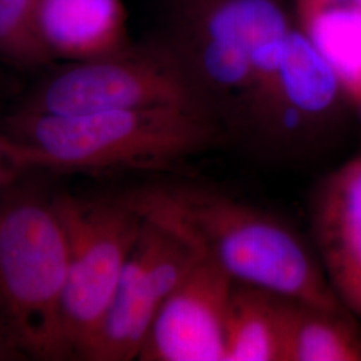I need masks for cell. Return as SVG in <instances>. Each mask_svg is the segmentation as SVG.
<instances>
[{"label":"cell","mask_w":361,"mask_h":361,"mask_svg":"<svg viewBox=\"0 0 361 361\" xmlns=\"http://www.w3.org/2000/svg\"><path fill=\"white\" fill-rule=\"evenodd\" d=\"M118 194L143 219L178 237L234 283L348 313L328 283L316 252L271 213L183 180L152 182Z\"/></svg>","instance_id":"1"},{"label":"cell","mask_w":361,"mask_h":361,"mask_svg":"<svg viewBox=\"0 0 361 361\" xmlns=\"http://www.w3.org/2000/svg\"><path fill=\"white\" fill-rule=\"evenodd\" d=\"M1 128L26 146L37 169L87 174L170 170L217 147L228 133L202 104L73 116L15 110Z\"/></svg>","instance_id":"2"},{"label":"cell","mask_w":361,"mask_h":361,"mask_svg":"<svg viewBox=\"0 0 361 361\" xmlns=\"http://www.w3.org/2000/svg\"><path fill=\"white\" fill-rule=\"evenodd\" d=\"M295 25L288 0H178L165 34L228 129L271 101Z\"/></svg>","instance_id":"3"},{"label":"cell","mask_w":361,"mask_h":361,"mask_svg":"<svg viewBox=\"0 0 361 361\" xmlns=\"http://www.w3.org/2000/svg\"><path fill=\"white\" fill-rule=\"evenodd\" d=\"M13 186L0 193V359H71L63 226L52 197Z\"/></svg>","instance_id":"4"},{"label":"cell","mask_w":361,"mask_h":361,"mask_svg":"<svg viewBox=\"0 0 361 361\" xmlns=\"http://www.w3.org/2000/svg\"><path fill=\"white\" fill-rule=\"evenodd\" d=\"M177 104L212 109L180 52L162 34L101 58L66 62L43 78L16 110L73 116Z\"/></svg>","instance_id":"5"},{"label":"cell","mask_w":361,"mask_h":361,"mask_svg":"<svg viewBox=\"0 0 361 361\" xmlns=\"http://www.w3.org/2000/svg\"><path fill=\"white\" fill-rule=\"evenodd\" d=\"M52 204L67 245L63 331L71 359H78L111 305L143 219L119 194H59Z\"/></svg>","instance_id":"6"},{"label":"cell","mask_w":361,"mask_h":361,"mask_svg":"<svg viewBox=\"0 0 361 361\" xmlns=\"http://www.w3.org/2000/svg\"><path fill=\"white\" fill-rule=\"evenodd\" d=\"M200 256L166 229L143 219L111 305L79 360L138 359L158 310Z\"/></svg>","instance_id":"7"},{"label":"cell","mask_w":361,"mask_h":361,"mask_svg":"<svg viewBox=\"0 0 361 361\" xmlns=\"http://www.w3.org/2000/svg\"><path fill=\"white\" fill-rule=\"evenodd\" d=\"M233 285L217 265L198 258L158 310L138 360L225 361Z\"/></svg>","instance_id":"8"},{"label":"cell","mask_w":361,"mask_h":361,"mask_svg":"<svg viewBox=\"0 0 361 361\" xmlns=\"http://www.w3.org/2000/svg\"><path fill=\"white\" fill-rule=\"evenodd\" d=\"M348 101L335 68L295 25L285 39L269 110L258 135L290 143L334 121Z\"/></svg>","instance_id":"9"},{"label":"cell","mask_w":361,"mask_h":361,"mask_svg":"<svg viewBox=\"0 0 361 361\" xmlns=\"http://www.w3.org/2000/svg\"><path fill=\"white\" fill-rule=\"evenodd\" d=\"M310 225L328 283L349 314L361 322V153L316 188Z\"/></svg>","instance_id":"10"},{"label":"cell","mask_w":361,"mask_h":361,"mask_svg":"<svg viewBox=\"0 0 361 361\" xmlns=\"http://www.w3.org/2000/svg\"><path fill=\"white\" fill-rule=\"evenodd\" d=\"M34 28L51 62L95 59L130 43L122 0H39Z\"/></svg>","instance_id":"11"},{"label":"cell","mask_w":361,"mask_h":361,"mask_svg":"<svg viewBox=\"0 0 361 361\" xmlns=\"http://www.w3.org/2000/svg\"><path fill=\"white\" fill-rule=\"evenodd\" d=\"M293 11L361 114V0H295Z\"/></svg>","instance_id":"12"},{"label":"cell","mask_w":361,"mask_h":361,"mask_svg":"<svg viewBox=\"0 0 361 361\" xmlns=\"http://www.w3.org/2000/svg\"><path fill=\"white\" fill-rule=\"evenodd\" d=\"M289 304L290 298L234 283L225 361H284Z\"/></svg>","instance_id":"13"},{"label":"cell","mask_w":361,"mask_h":361,"mask_svg":"<svg viewBox=\"0 0 361 361\" xmlns=\"http://www.w3.org/2000/svg\"><path fill=\"white\" fill-rule=\"evenodd\" d=\"M352 316L290 300L284 361H360Z\"/></svg>","instance_id":"14"},{"label":"cell","mask_w":361,"mask_h":361,"mask_svg":"<svg viewBox=\"0 0 361 361\" xmlns=\"http://www.w3.org/2000/svg\"><path fill=\"white\" fill-rule=\"evenodd\" d=\"M39 0H0V58L18 67L50 63L35 35Z\"/></svg>","instance_id":"15"},{"label":"cell","mask_w":361,"mask_h":361,"mask_svg":"<svg viewBox=\"0 0 361 361\" xmlns=\"http://www.w3.org/2000/svg\"><path fill=\"white\" fill-rule=\"evenodd\" d=\"M32 169L37 166L26 146L0 126V193L15 185L25 171Z\"/></svg>","instance_id":"16"}]
</instances>
